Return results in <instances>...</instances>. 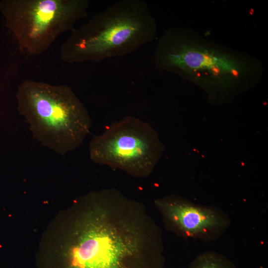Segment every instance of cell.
I'll list each match as a JSON object with an SVG mask.
<instances>
[{
	"instance_id": "1",
	"label": "cell",
	"mask_w": 268,
	"mask_h": 268,
	"mask_svg": "<svg viewBox=\"0 0 268 268\" xmlns=\"http://www.w3.org/2000/svg\"><path fill=\"white\" fill-rule=\"evenodd\" d=\"M65 230L64 268H165L161 228L143 203L116 189L79 198Z\"/></svg>"
},
{
	"instance_id": "5",
	"label": "cell",
	"mask_w": 268,
	"mask_h": 268,
	"mask_svg": "<svg viewBox=\"0 0 268 268\" xmlns=\"http://www.w3.org/2000/svg\"><path fill=\"white\" fill-rule=\"evenodd\" d=\"M87 0H2L0 12L19 50L29 56L46 51L62 33L87 16Z\"/></svg>"
},
{
	"instance_id": "3",
	"label": "cell",
	"mask_w": 268,
	"mask_h": 268,
	"mask_svg": "<svg viewBox=\"0 0 268 268\" xmlns=\"http://www.w3.org/2000/svg\"><path fill=\"white\" fill-rule=\"evenodd\" d=\"M156 21L143 0H119L74 28L62 45L65 63L99 62L124 56L152 42Z\"/></svg>"
},
{
	"instance_id": "7",
	"label": "cell",
	"mask_w": 268,
	"mask_h": 268,
	"mask_svg": "<svg viewBox=\"0 0 268 268\" xmlns=\"http://www.w3.org/2000/svg\"><path fill=\"white\" fill-rule=\"evenodd\" d=\"M154 204L165 228L180 238L213 242L230 226L229 216L221 208L196 203L177 195L155 199Z\"/></svg>"
},
{
	"instance_id": "8",
	"label": "cell",
	"mask_w": 268,
	"mask_h": 268,
	"mask_svg": "<svg viewBox=\"0 0 268 268\" xmlns=\"http://www.w3.org/2000/svg\"><path fill=\"white\" fill-rule=\"evenodd\" d=\"M189 268H236L234 263L225 255L214 251H205L197 255Z\"/></svg>"
},
{
	"instance_id": "6",
	"label": "cell",
	"mask_w": 268,
	"mask_h": 268,
	"mask_svg": "<svg viewBox=\"0 0 268 268\" xmlns=\"http://www.w3.org/2000/svg\"><path fill=\"white\" fill-rule=\"evenodd\" d=\"M163 150L156 131L131 116L107 127L89 146L90 157L94 162L139 178L151 174Z\"/></svg>"
},
{
	"instance_id": "4",
	"label": "cell",
	"mask_w": 268,
	"mask_h": 268,
	"mask_svg": "<svg viewBox=\"0 0 268 268\" xmlns=\"http://www.w3.org/2000/svg\"><path fill=\"white\" fill-rule=\"evenodd\" d=\"M15 97L34 138L58 154L76 149L89 132L88 112L68 86L27 79Z\"/></svg>"
},
{
	"instance_id": "2",
	"label": "cell",
	"mask_w": 268,
	"mask_h": 268,
	"mask_svg": "<svg viewBox=\"0 0 268 268\" xmlns=\"http://www.w3.org/2000/svg\"><path fill=\"white\" fill-rule=\"evenodd\" d=\"M160 72L173 73L202 89L210 102L222 104L258 85L264 67L257 58L217 43L189 27L165 30L154 51Z\"/></svg>"
}]
</instances>
